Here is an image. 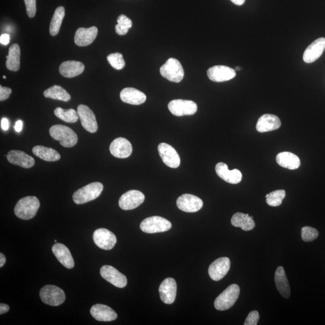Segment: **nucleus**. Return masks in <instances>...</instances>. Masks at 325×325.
I'll return each mask as SVG.
<instances>
[{"label": "nucleus", "mask_w": 325, "mask_h": 325, "mask_svg": "<svg viewBox=\"0 0 325 325\" xmlns=\"http://www.w3.org/2000/svg\"><path fill=\"white\" fill-rule=\"evenodd\" d=\"M40 207V202L36 196H26L17 202L14 208L15 215L23 220H29L35 216Z\"/></svg>", "instance_id": "obj_1"}, {"label": "nucleus", "mask_w": 325, "mask_h": 325, "mask_svg": "<svg viewBox=\"0 0 325 325\" xmlns=\"http://www.w3.org/2000/svg\"><path fill=\"white\" fill-rule=\"evenodd\" d=\"M49 134L52 139L58 140L65 148H71L78 142L77 134L70 128L62 125H55L50 128Z\"/></svg>", "instance_id": "obj_2"}, {"label": "nucleus", "mask_w": 325, "mask_h": 325, "mask_svg": "<svg viewBox=\"0 0 325 325\" xmlns=\"http://www.w3.org/2000/svg\"><path fill=\"white\" fill-rule=\"evenodd\" d=\"M102 184L99 182L92 183L81 187L75 192L73 196L76 204L81 205L93 201L99 196L102 192Z\"/></svg>", "instance_id": "obj_3"}, {"label": "nucleus", "mask_w": 325, "mask_h": 325, "mask_svg": "<svg viewBox=\"0 0 325 325\" xmlns=\"http://www.w3.org/2000/svg\"><path fill=\"white\" fill-rule=\"evenodd\" d=\"M240 295V287L236 284H232L218 296L214 301V307L218 310L225 311L232 307Z\"/></svg>", "instance_id": "obj_4"}, {"label": "nucleus", "mask_w": 325, "mask_h": 325, "mask_svg": "<svg viewBox=\"0 0 325 325\" xmlns=\"http://www.w3.org/2000/svg\"><path fill=\"white\" fill-rule=\"evenodd\" d=\"M160 72L162 77L174 83H180L184 76L182 65L177 59L174 58L169 59L161 66Z\"/></svg>", "instance_id": "obj_5"}, {"label": "nucleus", "mask_w": 325, "mask_h": 325, "mask_svg": "<svg viewBox=\"0 0 325 325\" xmlns=\"http://www.w3.org/2000/svg\"><path fill=\"white\" fill-rule=\"evenodd\" d=\"M39 295L43 303L55 307L63 304L66 299L64 290L53 285L43 287L40 290Z\"/></svg>", "instance_id": "obj_6"}, {"label": "nucleus", "mask_w": 325, "mask_h": 325, "mask_svg": "<svg viewBox=\"0 0 325 325\" xmlns=\"http://www.w3.org/2000/svg\"><path fill=\"white\" fill-rule=\"evenodd\" d=\"M143 232L149 234L162 233L170 230L172 224L165 218L152 216L143 220L140 226Z\"/></svg>", "instance_id": "obj_7"}, {"label": "nucleus", "mask_w": 325, "mask_h": 325, "mask_svg": "<svg viewBox=\"0 0 325 325\" xmlns=\"http://www.w3.org/2000/svg\"><path fill=\"white\" fill-rule=\"evenodd\" d=\"M171 113L177 117L193 115L197 112L198 106L195 102L190 100L175 99L168 104Z\"/></svg>", "instance_id": "obj_8"}, {"label": "nucleus", "mask_w": 325, "mask_h": 325, "mask_svg": "<svg viewBox=\"0 0 325 325\" xmlns=\"http://www.w3.org/2000/svg\"><path fill=\"white\" fill-rule=\"evenodd\" d=\"M145 201V195L138 190H132L122 195L119 205L124 210H131L138 207Z\"/></svg>", "instance_id": "obj_9"}, {"label": "nucleus", "mask_w": 325, "mask_h": 325, "mask_svg": "<svg viewBox=\"0 0 325 325\" xmlns=\"http://www.w3.org/2000/svg\"><path fill=\"white\" fill-rule=\"evenodd\" d=\"M77 112L84 129L90 133H96L98 130V123L91 109L86 105L80 104L78 106Z\"/></svg>", "instance_id": "obj_10"}, {"label": "nucleus", "mask_w": 325, "mask_h": 325, "mask_svg": "<svg viewBox=\"0 0 325 325\" xmlns=\"http://www.w3.org/2000/svg\"><path fill=\"white\" fill-rule=\"evenodd\" d=\"M93 239L96 246L104 250L113 249L117 242L115 234L105 228L96 230L93 233Z\"/></svg>", "instance_id": "obj_11"}, {"label": "nucleus", "mask_w": 325, "mask_h": 325, "mask_svg": "<svg viewBox=\"0 0 325 325\" xmlns=\"http://www.w3.org/2000/svg\"><path fill=\"white\" fill-rule=\"evenodd\" d=\"M100 274L104 280L118 288H124L127 286V277L111 265L102 266L100 270Z\"/></svg>", "instance_id": "obj_12"}, {"label": "nucleus", "mask_w": 325, "mask_h": 325, "mask_svg": "<svg viewBox=\"0 0 325 325\" xmlns=\"http://www.w3.org/2000/svg\"><path fill=\"white\" fill-rule=\"evenodd\" d=\"M159 155L164 164L171 168H177L180 165V157L173 146L166 143H161L158 146Z\"/></svg>", "instance_id": "obj_13"}, {"label": "nucleus", "mask_w": 325, "mask_h": 325, "mask_svg": "<svg viewBox=\"0 0 325 325\" xmlns=\"http://www.w3.org/2000/svg\"><path fill=\"white\" fill-rule=\"evenodd\" d=\"M208 79L214 82H224L234 79L236 76V71L226 66H214L207 71Z\"/></svg>", "instance_id": "obj_14"}, {"label": "nucleus", "mask_w": 325, "mask_h": 325, "mask_svg": "<svg viewBox=\"0 0 325 325\" xmlns=\"http://www.w3.org/2000/svg\"><path fill=\"white\" fill-rule=\"evenodd\" d=\"M177 205L181 211L195 212L201 210L203 206V202L202 199L195 195L184 194L178 198Z\"/></svg>", "instance_id": "obj_15"}, {"label": "nucleus", "mask_w": 325, "mask_h": 325, "mask_svg": "<svg viewBox=\"0 0 325 325\" xmlns=\"http://www.w3.org/2000/svg\"><path fill=\"white\" fill-rule=\"evenodd\" d=\"M231 262L227 257H221L212 262L208 268V274L211 280L218 281L226 276L230 268Z\"/></svg>", "instance_id": "obj_16"}, {"label": "nucleus", "mask_w": 325, "mask_h": 325, "mask_svg": "<svg viewBox=\"0 0 325 325\" xmlns=\"http://www.w3.org/2000/svg\"><path fill=\"white\" fill-rule=\"evenodd\" d=\"M177 291L176 281L172 278L165 279L159 287L160 299L167 304H173L176 298Z\"/></svg>", "instance_id": "obj_17"}, {"label": "nucleus", "mask_w": 325, "mask_h": 325, "mask_svg": "<svg viewBox=\"0 0 325 325\" xmlns=\"http://www.w3.org/2000/svg\"><path fill=\"white\" fill-rule=\"evenodd\" d=\"M110 151L115 157L126 158L130 157L132 153L133 147L127 139L118 137L111 143Z\"/></svg>", "instance_id": "obj_18"}, {"label": "nucleus", "mask_w": 325, "mask_h": 325, "mask_svg": "<svg viewBox=\"0 0 325 325\" xmlns=\"http://www.w3.org/2000/svg\"><path fill=\"white\" fill-rule=\"evenodd\" d=\"M325 49V38L320 37L308 46L303 56L305 63L311 64L317 61Z\"/></svg>", "instance_id": "obj_19"}, {"label": "nucleus", "mask_w": 325, "mask_h": 325, "mask_svg": "<svg viewBox=\"0 0 325 325\" xmlns=\"http://www.w3.org/2000/svg\"><path fill=\"white\" fill-rule=\"evenodd\" d=\"M215 172L219 177L226 182L233 184H238L242 181V174L238 170L230 171L228 166L224 162H220L215 166Z\"/></svg>", "instance_id": "obj_20"}, {"label": "nucleus", "mask_w": 325, "mask_h": 325, "mask_svg": "<svg viewBox=\"0 0 325 325\" xmlns=\"http://www.w3.org/2000/svg\"><path fill=\"white\" fill-rule=\"evenodd\" d=\"M98 29L95 26L90 28H79L74 36V42L77 46H86L94 41L98 34Z\"/></svg>", "instance_id": "obj_21"}, {"label": "nucleus", "mask_w": 325, "mask_h": 325, "mask_svg": "<svg viewBox=\"0 0 325 325\" xmlns=\"http://www.w3.org/2000/svg\"><path fill=\"white\" fill-rule=\"evenodd\" d=\"M90 314L99 321H111L117 319L118 315L113 309L103 304H96L90 309Z\"/></svg>", "instance_id": "obj_22"}, {"label": "nucleus", "mask_w": 325, "mask_h": 325, "mask_svg": "<svg viewBox=\"0 0 325 325\" xmlns=\"http://www.w3.org/2000/svg\"><path fill=\"white\" fill-rule=\"evenodd\" d=\"M52 251L56 257L66 268L71 269L74 267V261L70 249L62 243H56L52 247Z\"/></svg>", "instance_id": "obj_23"}, {"label": "nucleus", "mask_w": 325, "mask_h": 325, "mask_svg": "<svg viewBox=\"0 0 325 325\" xmlns=\"http://www.w3.org/2000/svg\"><path fill=\"white\" fill-rule=\"evenodd\" d=\"M280 118L272 114H265L258 119L256 129L260 133L276 130L281 127Z\"/></svg>", "instance_id": "obj_24"}, {"label": "nucleus", "mask_w": 325, "mask_h": 325, "mask_svg": "<svg viewBox=\"0 0 325 325\" xmlns=\"http://www.w3.org/2000/svg\"><path fill=\"white\" fill-rule=\"evenodd\" d=\"M8 160L13 165L20 166L23 168H32L35 164V160L26 152L18 150H11L8 153Z\"/></svg>", "instance_id": "obj_25"}, {"label": "nucleus", "mask_w": 325, "mask_h": 325, "mask_svg": "<svg viewBox=\"0 0 325 325\" xmlns=\"http://www.w3.org/2000/svg\"><path fill=\"white\" fill-rule=\"evenodd\" d=\"M120 98L124 102L131 105H140L146 100L144 93L133 87H127L122 90Z\"/></svg>", "instance_id": "obj_26"}, {"label": "nucleus", "mask_w": 325, "mask_h": 325, "mask_svg": "<svg viewBox=\"0 0 325 325\" xmlns=\"http://www.w3.org/2000/svg\"><path fill=\"white\" fill-rule=\"evenodd\" d=\"M84 65L80 62H64L59 67V73L66 78H73L83 73Z\"/></svg>", "instance_id": "obj_27"}, {"label": "nucleus", "mask_w": 325, "mask_h": 325, "mask_svg": "<svg viewBox=\"0 0 325 325\" xmlns=\"http://www.w3.org/2000/svg\"><path fill=\"white\" fill-rule=\"evenodd\" d=\"M276 160L281 167L290 170H296L301 165V160L298 156L289 152L279 153L277 156Z\"/></svg>", "instance_id": "obj_28"}, {"label": "nucleus", "mask_w": 325, "mask_h": 325, "mask_svg": "<svg viewBox=\"0 0 325 325\" xmlns=\"http://www.w3.org/2000/svg\"><path fill=\"white\" fill-rule=\"evenodd\" d=\"M278 291L284 298H289L290 296V289L288 280H287L285 270L282 266L277 268L275 275Z\"/></svg>", "instance_id": "obj_29"}, {"label": "nucleus", "mask_w": 325, "mask_h": 325, "mask_svg": "<svg viewBox=\"0 0 325 325\" xmlns=\"http://www.w3.org/2000/svg\"><path fill=\"white\" fill-rule=\"evenodd\" d=\"M234 227L242 228L243 231H251L255 227V224L252 216L248 214H244L238 212L233 215L231 221Z\"/></svg>", "instance_id": "obj_30"}, {"label": "nucleus", "mask_w": 325, "mask_h": 325, "mask_svg": "<svg viewBox=\"0 0 325 325\" xmlns=\"http://www.w3.org/2000/svg\"><path fill=\"white\" fill-rule=\"evenodd\" d=\"M21 49L17 43L12 45L9 49L8 56H6V67L9 70L16 72L20 68Z\"/></svg>", "instance_id": "obj_31"}, {"label": "nucleus", "mask_w": 325, "mask_h": 325, "mask_svg": "<svg viewBox=\"0 0 325 325\" xmlns=\"http://www.w3.org/2000/svg\"><path fill=\"white\" fill-rule=\"evenodd\" d=\"M34 155L43 160L56 161L60 160L61 155L55 149L43 146H36L32 149Z\"/></svg>", "instance_id": "obj_32"}, {"label": "nucleus", "mask_w": 325, "mask_h": 325, "mask_svg": "<svg viewBox=\"0 0 325 325\" xmlns=\"http://www.w3.org/2000/svg\"><path fill=\"white\" fill-rule=\"evenodd\" d=\"M45 98L60 100V101L68 102L71 99V95L63 87L55 85L46 89L43 92Z\"/></svg>", "instance_id": "obj_33"}, {"label": "nucleus", "mask_w": 325, "mask_h": 325, "mask_svg": "<svg viewBox=\"0 0 325 325\" xmlns=\"http://www.w3.org/2000/svg\"><path fill=\"white\" fill-rule=\"evenodd\" d=\"M65 15V11L64 7L59 6V7L56 9L49 26V33L51 36H55L59 33Z\"/></svg>", "instance_id": "obj_34"}, {"label": "nucleus", "mask_w": 325, "mask_h": 325, "mask_svg": "<svg viewBox=\"0 0 325 325\" xmlns=\"http://www.w3.org/2000/svg\"><path fill=\"white\" fill-rule=\"evenodd\" d=\"M56 117L67 123H75L79 120V116L78 112L73 109L64 110L61 107L56 108L55 110Z\"/></svg>", "instance_id": "obj_35"}, {"label": "nucleus", "mask_w": 325, "mask_h": 325, "mask_svg": "<svg viewBox=\"0 0 325 325\" xmlns=\"http://www.w3.org/2000/svg\"><path fill=\"white\" fill-rule=\"evenodd\" d=\"M118 24L116 25L115 31L119 35L124 36L129 32L133 26L132 21L125 15H121L117 19Z\"/></svg>", "instance_id": "obj_36"}, {"label": "nucleus", "mask_w": 325, "mask_h": 325, "mask_svg": "<svg viewBox=\"0 0 325 325\" xmlns=\"http://www.w3.org/2000/svg\"><path fill=\"white\" fill-rule=\"evenodd\" d=\"M286 192L284 190H278L270 193L266 198V202L271 207H278L282 204L283 200L285 198Z\"/></svg>", "instance_id": "obj_37"}, {"label": "nucleus", "mask_w": 325, "mask_h": 325, "mask_svg": "<svg viewBox=\"0 0 325 325\" xmlns=\"http://www.w3.org/2000/svg\"><path fill=\"white\" fill-rule=\"evenodd\" d=\"M107 61L112 67L117 70H121L126 65L123 56L120 52L113 53L107 56Z\"/></svg>", "instance_id": "obj_38"}, {"label": "nucleus", "mask_w": 325, "mask_h": 325, "mask_svg": "<svg viewBox=\"0 0 325 325\" xmlns=\"http://www.w3.org/2000/svg\"><path fill=\"white\" fill-rule=\"evenodd\" d=\"M302 239L303 241L309 242L313 241L318 236V232L316 229L310 227H304L302 228Z\"/></svg>", "instance_id": "obj_39"}, {"label": "nucleus", "mask_w": 325, "mask_h": 325, "mask_svg": "<svg viewBox=\"0 0 325 325\" xmlns=\"http://www.w3.org/2000/svg\"><path fill=\"white\" fill-rule=\"evenodd\" d=\"M28 16L32 18L36 14V0H24Z\"/></svg>", "instance_id": "obj_40"}, {"label": "nucleus", "mask_w": 325, "mask_h": 325, "mask_svg": "<svg viewBox=\"0 0 325 325\" xmlns=\"http://www.w3.org/2000/svg\"><path fill=\"white\" fill-rule=\"evenodd\" d=\"M260 318L258 312L253 311L250 312L245 320V325H257Z\"/></svg>", "instance_id": "obj_41"}, {"label": "nucleus", "mask_w": 325, "mask_h": 325, "mask_svg": "<svg viewBox=\"0 0 325 325\" xmlns=\"http://www.w3.org/2000/svg\"><path fill=\"white\" fill-rule=\"evenodd\" d=\"M12 89L9 87L0 86V101L7 99L11 94Z\"/></svg>", "instance_id": "obj_42"}, {"label": "nucleus", "mask_w": 325, "mask_h": 325, "mask_svg": "<svg viewBox=\"0 0 325 325\" xmlns=\"http://www.w3.org/2000/svg\"><path fill=\"white\" fill-rule=\"evenodd\" d=\"M11 37L8 34H3L0 37V43L3 45H7L10 42Z\"/></svg>", "instance_id": "obj_43"}, {"label": "nucleus", "mask_w": 325, "mask_h": 325, "mask_svg": "<svg viewBox=\"0 0 325 325\" xmlns=\"http://www.w3.org/2000/svg\"><path fill=\"white\" fill-rule=\"evenodd\" d=\"M1 127L3 130L6 131L9 129V123L8 119L3 118L1 121Z\"/></svg>", "instance_id": "obj_44"}, {"label": "nucleus", "mask_w": 325, "mask_h": 325, "mask_svg": "<svg viewBox=\"0 0 325 325\" xmlns=\"http://www.w3.org/2000/svg\"><path fill=\"white\" fill-rule=\"evenodd\" d=\"M23 121L21 120L18 121L16 124H15V126L14 127L15 131H16L18 133L21 132V131H22V129H23Z\"/></svg>", "instance_id": "obj_45"}, {"label": "nucleus", "mask_w": 325, "mask_h": 325, "mask_svg": "<svg viewBox=\"0 0 325 325\" xmlns=\"http://www.w3.org/2000/svg\"><path fill=\"white\" fill-rule=\"evenodd\" d=\"M9 309H10V308H9V306L8 305L3 304V303H2V304H0V314L6 313V312L9 311Z\"/></svg>", "instance_id": "obj_46"}, {"label": "nucleus", "mask_w": 325, "mask_h": 325, "mask_svg": "<svg viewBox=\"0 0 325 325\" xmlns=\"http://www.w3.org/2000/svg\"><path fill=\"white\" fill-rule=\"evenodd\" d=\"M6 262V258L3 253L0 254V267H2L5 265Z\"/></svg>", "instance_id": "obj_47"}, {"label": "nucleus", "mask_w": 325, "mask_h": 325, "mask_svg": "<svg viewBox=\"0 0 325 325\" xmlns=\"http://www.w3.org/2000/svg\"><path fill=\"white\" fill-rule=\"evenodd\" d=\"M231 1L237 6H242L245 2V0H231Z\"/></svg>", "instance_id": "obj_48"}, {"label": "nucleus", "mask_w": 325, "mask_h": 325, "mask_svg": "<svg viewBox=\"0 0 325 325\" xmlns=\"http://www.w3.org/2000/svg\"><path fill=\"white\" fill-rule=\"evenodd\" d=\"M235 70H237V71H240V70H241V68H240L239 67H237L236 68Z\"/></svg>", "instance_id": "obj_49"}, {"label": "nucleus", "mask_w": 325, "mask_h": 325, "mask_svg": "<svg viewBox=\"0 0 325 325\" xmlns=\"http://www.w3.org/2000/svg\"><path fill=\"white\" fill-rule=\"evenodd\" d=\"M268 196V194H267L266 195H265V198H267Z\"/></svg>", "instance_id": "obj_50"}, {"label": "nucleus", "mask_w": 325, "mask_h": 325, "mask_svg": "<svg viewBox=\"0 0 325 325\" xmlns=\"http://www.w3.org/2000/svg\"><path fill=\"white\" fill-rule=\"evenodd\" d=\"M3 79H6V77L5 76H3Z\"/></svg>", "instance_id": "obj_51"}, {"label": "nucleus", "mask_w": 325, "mask_h": 325, "mask_svg": "<svg viewBox=\"0 0 325 325\" xmlns=\"http://www.w3.org/2000/svg\"><path fill=\"white\" fill-rule=\"evenodd\" d=\"M55 243L57 242V240H55Z\"/></svg>", "instance_id": "obj_52"}]
</instances>
